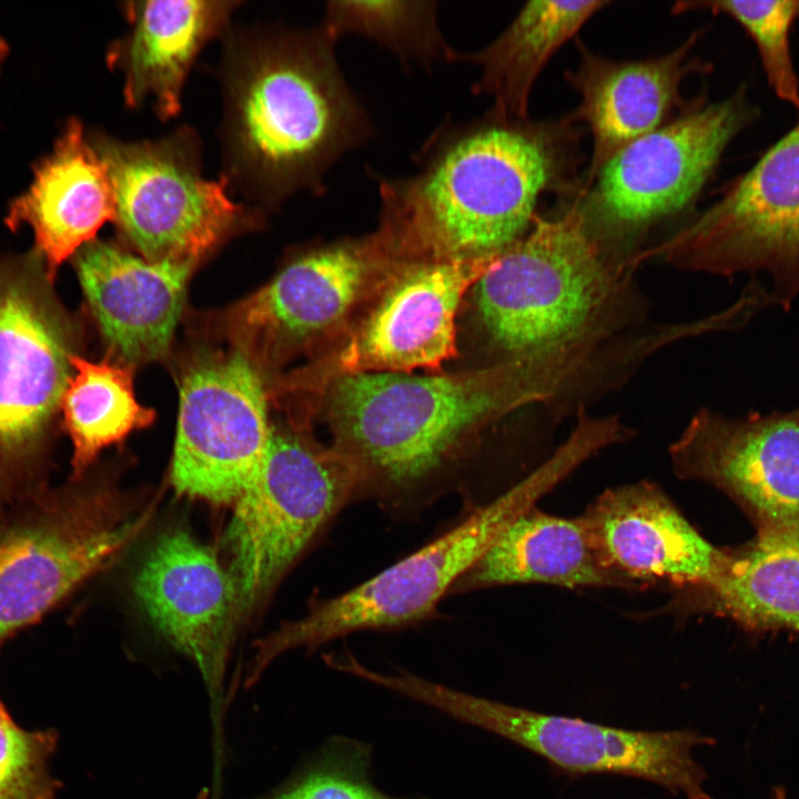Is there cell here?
Listing matches in <instances>:
<instances>
[{"label":"cell","instance_id":"1","mask_svg":"<svg viewBox=\"0 0 799 799\" xmlns=\"http://www.w3.org/2000/svg\"><path fill=\"white\" fill-rule=\"evenodd\" d=\"M600 366L599 352L583 347L454 374L343 375L325 387L334 447L355 464L361 499L390 516L413 517L454 494L449 466L469 435L587 388Z\"/></svg>","mask_w":799,"mask_h":799},{"label":"cell","instance_id":"2","mask_svg":"<svg viewBox=\"0 0 799 799\" xmlns=\"http://www.w3.org/2000/svg\"><path fill=\"white\" fill-rule=\"evenodd\" d=\"M555 172L542 129L488 115L443 141L415 175L380 182L377 233L404 259L497 255L527 233Z\"/></svg>","mask_w":799,"mask_h":799},{"label":"cell","instance_id":"3","mask_svg":"<svg viewBox=\"0 0 799 799\" xmlns=\"http://www.w3.org/2000/svg\"><path fill=\"white\" fill-rule=\"evenodd\" d=\"M635 267L594 233L581 204L535 216L473 285L499 362L596 346L628 333L646 312Z\"/></svg>","mask_w":799,"mask_h":799},{"label":"cell","instance_id":"4","mask_svg":"<svg viewBox=\"0 0 799 799\" xmlns=\"http://www.w3.org/2000/svg\"><path fill=\"white\" fill-rule=\"evenodd\" d=\"M321 29L266 43L232 92V132L243 163L284 194L318 188L324 172L373 132Z\"/></svg>","mask_w":799,"mask_h":799},{"label":"cell","instance_id":"5","mask_svg":"<svg viewBox=\"0 0 799 799\" xmlns=\"http://www.w3.org/2000/svg\"><path fill=\"white\" fill-rule=\"evenodd\" d=\"M570 473L568 458L552 454L459 524L371 579L337 596L313 599L302 618L283 623L257 643L246 679L256 682L272 660L291 649L312 651L351 633L426 620L500 533Z\"/></svg>","mask_w":799,"mask_h":799},{"label":"cell","instance_id":"6","mask_svg":"<svg viewBox=\"0 0 799 799\" xmlns=\"http://www.w3.org/2000/svg\"><path fill=\"white\" fill-rule=\"evenodd\" d=\"M144 522L84 474L0 508V648L103 568Z\"/></svg>","mask_w":799,"mask_h":799},{"label":"cell","instance_id":"7","mask_svg":"<svg viewBox=\"0 0 799 799\" xmlns=\"http://www.w3.org/2000/svg\"><path fill=\"white\" fill-rule=\"evenodd\" d=\"M41 257H0V508L48 485L53 419L72 374L70 333Z\"/></svg>","mask_w":799,"mask_h":799},{"label":"cell","instance_id":"8","mask_svg":"<svg viewBox=\"0 0 799 799\" xmlns=\"http://www.w3.org/2000/svg\"><path fill=\"white\" fill-rule=\"evenodd\" d=\"M355 464L302 428L272 426L262 468L224 534L240 607L261 600L347 505L361 499Z\"/></svg>","mask_w":799,"mask_h":799},{"label":"cell","instance_id":"9","mask_svg":"<svg viewBox=\"0 0 799 799\" xmlns=\"http://www.w3.org/2000/svg\"><path fill=\"white\" fill-rule=\"evenodd\" d=\"M391 689L544 758L567 776L619 775L656 783L686 799H711L707 771L695 759L711 736L694 729L629 730L578 717L510 706L400 671Z\"/></svg>","mask_w":799,"mask_h":799},{"label":"cell","instance_id":"10","mask_svg":"<svg viewBox=\"0 0 799 799\" xmlns=\"http://www.w3.org/2000/svg\"><path fill=\"white\" fill-rule=\"evenodd\" d=\"M758 117L742 84L626 145L598 171L581 205L594 233L618 257L634 262L630 243L690 205L730 143Z\"/></svg>","mask_w":799,"mask_h":799},{"label":"cell","instance_id":"11","mask_svg":"<svg viewBox=\"0 0 799 799\" xmlns=\"http://www.w3.org/2000/svg\"><path fill=\"white\" fill-rule=\"evenodd\" d=\"M685 271L763 272L772 304L799 293V122L694 220L643 252Z\"/></svg>","mask_w":799,"mask_h":799},{"label":"cell","instance_id":"12","mask_svg":"<svg viewBox=\"0 0 799 799\" xmlns=\"http://www.w3.org/2000/svg\"><path fill=\"white\" fill-rule=\"evenodd\" d=\"M495 256L401 261L345 342L289 375L279 391L325 388L333 380L355 373L438 368L455 354V318L465 292Z\"/></svg>","mask_w":799,"mask_h":799},{"label":"cell","instance_id":"13","mask_svg":"<svg viewBox=\"0 0 799 799\" xmlns=\"http://www.w3.org/2000/svg\"><path fill=\"white\" fill-rule=\"evenodd\" d=\"M401 261L376 233L312 250L226 309L220 331L264 376L337 326Z\"/></svg>","mask_w":799,"mask_h":799},{"label":"cell","instance_id":"14","mask_svg":"<svg viewBox=\"0 0 799 799\" xmlns=\"http://www.w3.org/2000/svg\"><path fill=\"white\" fill-rule=\"evenodd\" d=\"M262 374L232 351L183 374L170 478L180 495L235 504L257 477L272 425Z\"/></svg>","mask_w":799,"mask_h":799},{"label":"cell","instance_id":"15","mask_svg":"<svg viewBox=\"0 0 799 799\" xmlns=\"http://www.w3.org/2000/svg\"><path fill=\"white\" fill-rule=\"evenodd\" d=\"M115 195V220L144 259L196 265L240 222L225 184L204 179L175 141L95 140Z\"/></svg>","mask_w":799,"mask_h":799},{"label":"cell","instance_id":"16","mask_svg":"<svg viewBox=\"0 0 799 799\" xmlns=\"http://www.w3.org/2000/svg\"><path fill=\"white\" fill-rule=\"evenodd\" d=\"M669 457L678 477L724 492L758 532L799 528V407L739 417L701 408Z\"/></svg>","mask_w":799,"mask_h":799},{"label":"cell","instance_id":"17","mask_svg":"<svg viewBox=\"0 0 799 799\" xmlns=\"http://www.w3.org/2000/svg\"><path fill=\"white\" fill-rule=\"evenodd\" d=\"M134 593L159 634L198 666L216 697L241 607L235 583L214 552L186 530L164 534L136 574Z\"/></svg>","mask_w":799,"mask_h":799},{"label":"cell","instance_id":"18","mask_svg":"<svg viewBox=\"0 0 799 799\" xmlns=\"http://www.w3.org/2000/svg\"><path fill=\"white\" fill-rule=\"evenodd\" d=\"M609 566L636 589L708 586L728 549L707 540L656 484L606 489L583 514Z\"/></svg>","mask_w":799,"mask_h":799},{"label":"cell","instance_id":"19","mask_svg":"<svg viewBox=\"0 0 799 799\" xmlns=\"http://www.w3.org/2000/svg\"><path fill=\"white\" fill-rule=\"evenodd\" d=\"M194 265L153 262L112 243L92 241L75 270L107 345L124 365L168 354Z\"/></svg>","mask_w":799,"mask_h":799},{"label":"cell","instance_id":"20","mask_svg":"<svg viewBox=\"0 0 799 799\" xmlns=\"http://www.w3.org/2000/svg\"><path fill=\"white\" fill-rule=\"evenodd\" d=\"M702 33L692 32L666 54L637 61L609 60L579 43V63L566 71V81L580 98L572 118L584 121L593 139L589 182L615 154L660 128L682 104L679 90L688 74L709 70L690 57Z\"/></svg>","mask_w":799,"mask_h":799},{"label":"cell","instance_id":"21","mask_svg":"<svg viewBox=\"0 0 799 799\" xmlns=\"http://www.w3.org/2000/svg\"><path fill=\"white\" fill-rule=\"evenodd\" d=\"M115 220V195L108 166L82 124L71 119L53 151L34 168L33 180L9 205L6 224L29 225L33 251L52 282L59 266Z\"/></svg>","mask_w":799,"mask_h":799},{"label":"cell","instance_id":"22","mask_svg":"<svg viewBox=\"0 0 799 799\" xmlns=\"http://www.w3.org/2000/svg\"><path fill=\"white\" fill-rule=\"evenodd\" d=\"M636 589L607 563L583 515L528 509L513 520L449 594L513 584Z\"/></svg>","mask_w":799,"mask_h":799},{"label":"cell","instance_id":"23","mask_svg":"<svg viewBox=\"0 0 799 799\" xmlns=\"http://www.w3.org/2000/svg\"><path fill=\"white\" fill-rule=\"evenodd\" d=\"M671 591L670 611L711 613L752 630L799 631V528L758 532L728 549L716 581Z\"/></svg>","mask_w":799,"mask_h":799},{"label":"cell","instance_id":"24","mask_svg":"<svg viewBox=\"0 0 799 799\" xmlns=\"http://www.w3.org/2000/svg\"><path fill=\"white\" fill-rule=\"evenodd\" d=\"M230 3L213 1H145L132 3V28L117 62L124 70L130 104L151 97L161 117L180 109L189 68L204 42L225 18Z\"/></svg>","mask_w":799,"mask_h":799},{"label":"cell","instance_id":"25","mask_svg":"<svg viewBox=\"0 0 799 799\" xmlns=\"http://www.w3.org/2000/svg\"><path fill=\"white\" fill-rule=\"evenodd\" d=\"M608 1H529L508 27L475 53L458 61L477 64L475 91L494 99L489 115L525 121L533 85L550 58Z\"/></svg>","mask_w":799,"mask_h":799},{"label":"cell","instance_id":"26","mask_svg":"<svg viewBox=\"0 0 799 799\" xmlns=\"http://www.w3.org/2000/svg\"><path fill=\"white\" fill-rule=\"evenodd\" d=\"M72 374L61 401L63 425L73 445L72 477H81L98 454L136 428L150 425L153 409L134 396L132 368L71 356Z\"/></svg>","mask_w":799,"mask_h":799},{"label":"cell","instance_id":"27","mask_svg":"<svg viewBox=\"0 0 799 799\" xmlns=\"http://www.w3.org/2000/svg\"><path fill=\"white\" fill-rule=\"evenodd\" d=\"M435 2L328 1L322 28L335 41L345 33L370 37L403 61H458L439 32Z\"/></svg>","mask_w":799,"mask_h":799},{"label":"cell","instance_id":"28","mask_svg":"<svg viewBox=\"0 0 799 799\" xmlns=\"http://www.w3.org/2000/svg\"><path fill=\"white\" fill-rule=\"evenodd\" d=\"M707 10L738 23L756 45L762 72L775 95L799 110V75L791 50L797 0L685 1L671 7L675 14Z\"/></svg>","mask_w":799,"mask_h":799},{"label":"cell","instance_id":"29","mask_svg":"<svg viewBox=\"0 0 799 799\" xmlns=\"http://www.w3.org/2000/svg\"><path fill=\"white\" fill-rule=\"evenodd\" d=\"M371 748L335 737L275 790L259 799H401L370 780Z\"/></svg>","mask_w":799,"mask_h":799},{"label":"cell","instance_id":"30","mask_svg":"<svg viewBox=\"0 0 799 799\" xmlns=\"http://www.w3.org/2000/svg\"><path fill=\"white\" fill-rule=\"evenodd\" d=\"M57 740L52 729L21 728L0 700V799H54L60 783L49 760Z\"/></svg>","mask_w":799,"mask_h":799},{"label":"cell","instance_id":"31","mask_svg":"<svg viewBox=\"0 0 799 799\" xmlns=\"http://www.w3.org/2000/svg\"><path fill=\"white\" fill-rule=\"evenodd\" d=\"M769 799H789L786 789L782 786H777L772 789Z\"/></svg>","mask_w":799,"mask_h":799},{"label":"cell","instance_id":"32","mask_svg":"<svg viewBox=\"0 0 799 799\" xmlns=\"http://www.w3.org/2000/svg\"><path fill=\"white\" fill-rule=\"evenodd\" d=\"M8 53H9V45L2 38H0V72H1L2 63L6 60Z\"/></svg>","mask_w":799,"mask_h":799},{"label":"cell","instance_id":"33","mask_svg":"<svg viewBox=\"0 0 799 799\" xmlns=\"http://www.w3.org/2000/svg\"><path fill=\"white\" fill-rule=\"evenodd\" d=\"M797 6H798V14H799V0H797Z\"/></svg>","mask_w":799,"mask_h":799}]
</instances>
